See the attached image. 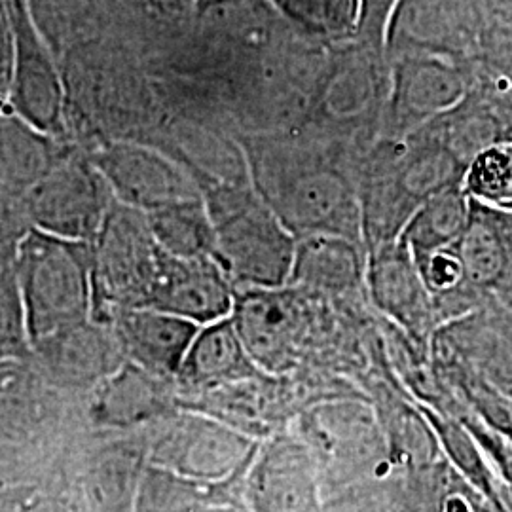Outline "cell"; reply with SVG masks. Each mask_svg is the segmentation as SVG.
<instances>
[{
  "instance_id": "obj_28",
  "label": "cell",
  "mask_w": 512,
  "mask_h": 512,
  "mask_svg": "<svg viewBox=\"0 0 512 512\" xmlns=\"http://www.w3.org/2000/svg\"><path fill=\"white\" fill-rule=\"evenodd\" d=\"M478 76L512 92V19H492L484 29L475 61Z\"/></svg>"
},
{
  "instance_id": "obj_30",
  "label": "cell",
  "mask_w": 512,
  "mask_h": 512,
  "mask_svg": "<svg viewBox=\"0 0 512 512\" xmlns=\"http://www.w3.org/2000/svg\"><path fill=\"white\" fill-rule=\"evenodd\" d=\"M14 67V27L6 0H0V112L6 110Z\"/></svg>"
},
{
  "instance_id": "obj_3",
  "label": "cell",
  "mask_w": 512,
  "mask_h": 512,
  "mask_svg": "<svg viewBox=\"0 0 512 512\" xmlns=\"http://www.w3.org/2000/svg\"><path fill=\"white\" fill-rule=\"evenodd\" d=\"M389 90L391 65L384 46L359 38L330 44L302 126L363 156L380 135Z\"/></svg>"
},
{
  "instance_id": "obj_25",
  "label": "cell",
  "mask_w": 512,
  "mask_h": 512,
  "mask_svg": "<svg viewBox=\"0 0 512 512\" xmlns=\"http://www.w3.org/2000/svg\"><path fill=\"white\" fill-rule=\"evenodd\" d=\"M463 188L475 202L512 211V124L469 164Z\"/></svg>"
},
{
  "instance_id": "obj_1",
  "label": "cell",
  "mask_w": 512,
  "mask_h": 512,
  "mask_svg": "<svg viewBox=\"0 0 512 512\" xmlns=\"http://www.w3.org/2000/svg\"><path fill=\"white\" fill-rule=\"evenodd\" d=\"M236 141L256 194L294 238L338 236L365 245L359 152L306 126Z\"/></svg>"
},
{
  "instance_id": "obj_11",
  "label": "cell",
  "mask_w": 512,
  "mask_h": 512,
  "mask_svg": "<svg viewBox=\"0 0 512 512\" xmlns=\"http://www.w3.org/2000/svg\"><path fill=\"white\" fill-rule=\"evenodd\" d=\"M230 319L262 372L279 374L294 365L308 327L302 291L241 289Z\"/></svg>"
},
{
  "instance_id": "obj_20",
  "label": "cell",
  "mask_w": 512,
  "mask_h": 512,
  "mask_svg": "<svg viewBox=\"0 0 512 512\" xmlns=\"http://www.w3.org/2000/svg\"><path fill=\"white\" fill-rule=\"evenodd\" d=\"M200 0H109L114 23L143 65L175 46L198 12Z\"/></svg>"
},
{
  "instance_id": "obj_29",
  "label": "cell",
  "mask_w": 512,
  "mask_h": 512,
  "mask_svg": "<svg viewBox=\"0 0 512 512\" xmlns=\"http://www.w3.org/2000/svg\"><path fill=\"white\" fill-rule=\"evenodd\" d=\"M397 2L399 0H363L361 23H359V31L355 38L385 48L387 25H389V19H391Z\"/></svg>"
},
{
  "instance_id": "obj_14",
  "label": "cell",
  "mask_w": 512,
  "mask_h": 512,
  "mask_svg": "<svg viewBox=\"0 0 512 512\" xmlns=\"http://www.w3.org/2000/svg\"><path fill=\"white\" fill-rule=\"evenodd\" d=\"M465 283L482 302L512 304V211L471 200V213L459 238Z\"/></svg>"
},
{
  "instance_id": "obj_23",
  "label": "cell",
  "mask_w": 512,
  "mask_h": 512,
  "mask_svg": "<svg viewBox=\"0 0 512 512\" xmlns=\"http://www.w3.org/2000/svg\"><path fill=\"white\" fill-rule=\"evenodd\" d=\"M145 215L152 238L165 253L179 258L215 256V226L203 198L173 203Z\"/></svg>"
},
{
  "instance_id": "obj_9",
  "label": "cell",
  "mask_w": 512,
  "mask_h": 512,
  "mask_svg": "<svg viewBox=\"0 0 512 512\" xmlns=\"http://www.w3.org/2000/svg\"><path fill=\"white\" fill-rule=\"evenodd\" d=\"M323 480L306 440L277 435L256 448L243 478L247 512H323Z\"/></svg>"
},
{
  "instance_id": "obj_31",
  "label": "cell",
  "mask_w": 512,
  "mask_h": 512,
  "mask_svg": "<svg viewBox=\"0 0 512 512\" xmlns=\"http://www.w3.org/2000/svg\"><path fill=\"white\" fill-rule=\"evenodd\" d=\"M18 296L0 287V351L16 346L19 340V306Z\"/></svg>"
},
{
  "instance_id": "obj_5",
  "label": "cell",
  "mask_w": 512,
  "mask_h": 512,
  "mask_svg": "<svg viewBox=\"0 0 512 512\" xmlns=\"http://www.w3.org/2000/svg\"><path fill=\"white\" fill-rule=\"evenodd\" d=\"M492 19L484 0H399L387 25L385 54L437 55L475 65L480 37Z\"/></svg>"
},
{
  "instance_id": "obj_16",
  "label": "cell",
  "mask_w": 512,
  "mask_h": 512,
  "mask_svg": "<svg viewBox=\"0 0 512 512\" xmlns=\"http://www.w3.org/2000/svg\"><path fill=\"white\" fill-rule=\"evenodd\" d=\"M511 124V90L478 78L454 109L429 122L425 128L467 169Z\"/></svg>"
},
{
  "instance_id": "obj_17",
  "label": "cell",
  "mask_w": 512,
  "mask_h": 512,
  "mask_svg": "<svg viewBox=\"0 0 512 512\" xmlns=\"http://www.w3.org/2000/svg\"><path fill=\"white\" fill-rule=\"evenodd\" d=\"M200 329L183 317L152 308H128L118 315L120 346L135 366L160 380L177 378Z\"/></svg>"
},
{
  "instance_id": "obj_27",
  "label": "cell",
  "mask_w": 512,
  "mask_h": 512,
  "mask_svg": "<svg viewBox=\"0 0 512 512\" xmlns=\"http://www.w3.org/2000/svg\"><path fill=\"white\" fill-rule=\"evenodd\" d=\"M154 382H160V378L145 372L137 366L133 374H124L116 384L110 387V408L120 410L116 416L120 421H141L150 418L160 410V393Z\"/></svg>"
},
{
  "instance_id": "obj_10",
  "label": "cell",
  "mask_w": 512,
  "mask_h": 512,
  "mask_svg": "<svg viewBox=\"0 0 512 512\" xmlns=\"http://www.w3.org/2000/svg\"><path fill=\"white\" fill-rule=\"evenodd\" d=\"M308 425L304 440L319 463L323 494L355 484L384 461V439L365 404H323Z\"/></svg>"
},
{
  "instance_id": "obj_4",
  "label": "cell",
  "mask_w": 512,
  "mask_h": 512,
  "mask_svg": "<svg viewBox=\"0 0 512 512\" xmlns=\"http://www.w3.org/2000/svg\"><path fill=\"white\" fill-rule=\"evenodd\" d=\"M92 266L84 241L31 230L18 255L19 300L29 336L40 342L86 323Z\"/></svg>"
},
{
  "instance_id": "obj_15",
  "label": "cell",
  "mask_w": 512,
  "mask_h": 512,
  "mask_svg": "<svg viewBox=\"0 0 512 512\" xmlns=\"http://www.w3.org/2000/svg\"><path fill=\"white\" fill-rule=\"evenodd\" d=\"M365 285L374 304L416 338L433 327L437 306L401 239L366 251Z\"/></svg>"
},
{
  "instance_id": "obj_8",
  "label": "cell",
  "mask_w": 512,
  "mask_h": 512,
  "mask_svg": "<svg viewBox=\"0 0 512 512\" xmlns=\"http://www.w3.org/2000/svg\"><path fill=\"white\" fill-rule=\"evenodd\" d=\"M109 184L95 165L69 160L44 171L29 190V213L35 228L57 238H97L110 207Z\"/></svg>"
},
{
  "instance_id": "obj_19",
  "label": "cell",
  "mask_w": 512,
  "mask_h": 512,
  "mask_svg": "<svg viewBox=\"0 0 512 512\" xmlns=\"http://www.w3.org/2000/svg\"><path fill=\"white\" fill-rule=\"evenodd\" d=\"M365 245L338 236L296 239L287 287L302 293L348 294L365 283Z\"/></svg>"
},
{
  "instance_id": "obj_26",
  "label": "cell",
  "mask_w": 512,
  "mask_h": 512,
  "mask_svg": "<svg viewBox=\"0 0 512 512\" xmlns=\"http://www.w3.org/2000/svg\"><path fill=\"white\" fill-rule=\"evenodd\" d=\"M37 344L46 351L55 370L73 380H92L107 365L101 340L86 323L57 332Z\"/></svg>"
},
{
  "instance_id": "obj_7",
  "label": "cell",
  "mask_w": 512,
  "mask_h": 512,
  "mask_svg": "<svg viewBox=\"0 0 512 512\" xmlns=\"http://www.w3.org/2000/svg\"><path fill=\"white\" fill-rule=\"evenodd\" d=\"M391 90L378 137L401 139L454 109L478 80L475 65L437 55L389 59Z\"/></svg>"
},
{
  "instance_id": "obj_18",
  "label": "cell",
  "mask_w": 512,
  "mask_h": 512,
  "mask_svg": "<svg viewBox=\"0 0 512 512\" xmlns=\"http://www.w3.org/2000/svg\"><path fill=\"white\" fill-rule=\"evenodd\" d=\"M262 370L243 346L232 319L205 325L184 357L177 380L192 391H217L258 378Z\"/></svg>"
},
{
  "instance_id": "obj_6",
  "label": "cell",
  "mask_w": 512,
  "mask_h": 512,
  "mask_svg": "<svg viewBox=\"0 0 512 512\" xmlns=\"http://www.w3.org/2000/svg\"><path fill=\"white\" fill-rule=\"evenodd\" d=\"M14 27V67L6 110L38 135L59 137L67 126V90L57 55L40 33L27 0H6Z\"/></svg>"
},
{
  "instance_id": "obj_32",
  "label": "cell",
  "mask_w": 512,
  "mask_h": 512,
  "mask_svg": "<svg viewBox=\"0 0 512 512\" xmlns=\"http://www.w3.org/2000/svg\"><path fill=\"white\" fill-rule=\"evenodd\" d=\"M494 19H512V0H484Z\"/></svg>"
},
{
  "instance_id": "obj_21",
  "label": "cell",
  "mask_w": 512,
  "mask_h": 512,
  "mask_svg": "<svg viewBox=\"0 0 512 512\" xmlns=\"http://www.w3.org/2000/svg\"><path fill=\"white\" fill-rule=\"evenodd\" d=\"M397 509L399 512H499L444 456L408 471Z\"/></svg>"
},
{
  "instance_id": "obj_12",
  "label": "cell",
  "mask_w": 512,
  "mask_h": 512,
  "mask_svg": "<svg viewBox=\"0 0 512 512\" xmlns=\"http://www.w3.org/2000/svg\"><path fill=\"white\" fill-rule=\"evenodd\" d=\"M95 167L118 202L141 213L203 198L183 165L147 143H112L95 158Z\"/></svg>"
},
{
  "instance_id": "obj_22",
  "label": "cell",
  "mask_w": 512,
  "mask_h": 512,
  "mask_svg": "<svg viewBox=\"0 0 512 512\" xmlns=\"http://www.w3.org/2000/svg\"><path fill=\"white\" fill-rule=\"evenodd\" d=\"M471 213V198L463 184L446 188L421 203L404 226L401 241L414 258L458 245Z\"/></svg>"
},
{
  "instance_id": "obj_13",
  "label": "cell",
  "mask_w": 512,
  "mask_h": 512,
  "mask_svg": "<svg viewBox=\"0 0 512 512\" xmlns=\"http://www.w3.org/2000/svg\"><path fill=\"white\" fill-rule=\"evenodd\" d=\"M236 291L215 256L179 258L158 247L143 308L165 311L200 327L232 315Z\"/></svg>"
},
{
  "instance_id": "obj_24",
  "label": "cell",
  "mask_w": 512,
  "mask_h": 512,
  "mask_svg": "<svg viewBox=\"0 0 512 512\" xmlns=\"http://www.w3.org/2000/svg\"><path fill=\"white\" fill-rule=\"evenodd\" d=\"M300 33L338 44L357 35L363 0H270Z\"/></svg>"
},
{
  "instance_id": "obj_33",
  "label": "cell",
  "mask_w": 512,
  "mask_h": 512,
  "mask_svg": "<svg viewBox=\"0 0 512 512\" xmlns=\"http://www.w3.org/2000/svg\"><path fill=\"white\" fill-rule=\"evenodd\" d=\"M359 512H391L389 511V505H384V503H378V501H370V503H366V511ZM399 512V509L397 511Z\"/></svg>"
},
{
  "instance_id": "obj_2",
  "label": "cell",
  "mask_w": 512,
  "mask_h": 512,
  "mask_svg": "<svg viewBox=\"0 0 512 512\" xmlns=\"http://www.w3.org/2000/svg\"><path fill=\"white\" fill-rule=\"evenodd\" d=\"M215 226V258L241 289H283L293 272L296 238L256 194L251 179H200Z\"/></svg>"
}]
</instances>
